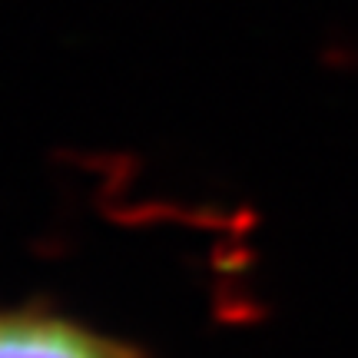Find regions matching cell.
Returning a JSON list of instances; mask_svg holds the SVG:
<instances>
[{
  "label": "cell",
  "mask_w": 358,
  "mask_h": 358,
  "mask_svg": "<svg viewBox=\"0 0 358 358\" xmlns=\"http://www.w3.org/2000/svg\"><path fill=\"white\" fill-rule=\"evenodd\" d=\"M0 358H136L129 348L90 332L77 322L7 312L0 315Z\"/></svg>",
  "instance_id": "cell-1"
}]
</instances>
